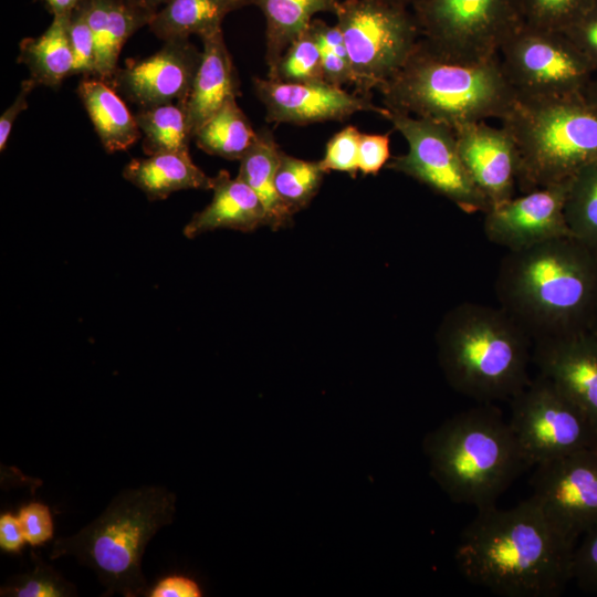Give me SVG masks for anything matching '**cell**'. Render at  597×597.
Wrapping results in <instances>:
<instances>
[{
	"instance_id": "6da1fadb",
	"label": "cell",
	"mask_w": 597,
	"mask_h": 597,
	"mask_svg": "<svg viewBox=\"0 0 597 597\" xmlns=\"http://www.w3.org/2000/svg\"><path fill=\"white\" fill-rule=\"evenodd\" d=\"M454 552L468 582L503 597H557L572 580L575 544L528 498L476 510Z\"/></svg>"
},
{
	"instance_id": "7a4b0ae2",
	"label": "cell",
	"mask_w": 597,
	"mask_h": 597,
	"mask_svg": "<svg viewBox=\"0 0 597 597\" xmlns=\"http://www.w3.org/2000/svg\"><path fill=\"white\" fill-rule=\"evenodd\" d=\"M495 292L533 342L589 329L597 314V255L570 235L509 251Z\"/></svg>"
},
{
	"instance_id": "3957f363",
	"label": "cell",
	"mask_w": 597,
	"mask_h": 597,
	"mask_svg": "<svg viewBox=\"0 0 597 597\" xmlns=\"http://www.w3.org/2000/svg\"><path fill=\"white\" fill-rule=\"evenodd\" d=\"M385 107L451 128L499 121L516 97L500 55L462 61L443 55L421 39L402 67L378 90Z\"/></svg>"
},
{
	"instance_id": "277c9868",
	"label": "cell",
	"mask_w": 597,
	"mask_h": 597,
	"mask_svg": "<svg viewBox=\"0 0 597 597\" xmlns=\"http://www.w3.org/2000/svg\"><path fill=\"white\" fill-rule=\"evenodd\" d=\"M438 355L449 385L482 404L511 400L531 381L533 339L502 307H453L438 332Z\"/></svg>"
},
{
	"instance_id": "5b68a950",
	"label": "cell",
	"mask_w": 597,
	"mask_h": 597,
	"mask_svg": "<svg viewBox=\"0 0 597 597\" xmlns=\"http://www.w3.org/2000/svg\"><path fill=\"white\" fill-rule=\"evenodd\" d=\"M176 501L161 485L123 489L78 532L54 540L50 558L73 557L92 569L104 596H146L143 556L157 532L172 524Z\"/></svg>"
},
{
	"instance_id": "8992f818",
	"label": "cell",
	"mask_w": 597,
	"mask_h": 597,
	"mask_svg": "<svg viewBox=\"0 0 597 597\" xmlns=\"http://www.w3.org/2000/svg\"><path fill=\"white\" fill-rule=\"evenodd\" d=\"M423 450L447 495L476 510L494 505L528 469L509 421L492 402L446 420L426 437Z\"/></svg>"
},
{
	"instance_id": "52a82bcc",
	"label": "cell",
	"mask_w": 597,
	"mask_h": 597,
	"mask_svg": "<svg viewBox=\"0 0 597 597\" xmlns=\"http://www.w3.org/2000/svg\"><path fill=\"white\" fill-rule=\"evenodd\" d=\"M500 122L519 151L521 192L567 182L597 161V106L584 93L556 97L516 95Z\"/></svg>"
},
{
	"instance_id": "ba28073f",
	"label": "cell",
	"mask_w": 597,
	"mask_h": 597,
	"mask_svg": "<svg viewBox=\"0 0 597 597\" xmlns=\"http://www.w3.org/2000/svg\"><path fill=\"white\" fill-rule=\"evenodd\" d=\"M353 71L356 93L379 90L420 42L410 8L386 0H344L335 12Z\"/></svg>"
},
{
	"instance_id": "9c48e42d",
	"label": "cell",
	"mask_w": 597,
	"mask_h": 597,
	"mask_svg": "<svg viewBox=\"0 0 597 597\" xmlns=\"http://www.w3.org/2000/svg\"><path fill=\"white\" fill-rule=\"evenodd\" d=\"M411 11L428 46L462 61L499 55L524 24L517 0H420Z\"/></svg>"
},
{
	"instance_id": "30bf717a",
	"label": "cell",
	"mask_w": 597,
	"mask_h": 597,
	"mask_svg": "<svg viewBox=\"0 0 597 597\" xmlns=\"http://www.w3.org/2000/svg\"><path fill=\"white\" fill-rule=\"evenodd\" d=\"M507 421L528 469L597 444L589 419L542 374L511 399Z\"/></svg>"
},
{
	"instance_id": "8fae6325",
	"label": "cell",
	"mask_w": 597,
	"mask_h": 597,
	"mask_svg": "<svg viewBox=\"0 0 597 597\" xmlns=\"http://www.w3.org/2000/svg\"><path fill=\"white\" fill-rule=\"evenodd\" d=\"M408 145L387 167L426 185L465 213H485L491 205L476 187L460 156L453 128L406 113L386 116Z\"/></svg>"
},
{
	"instance_id": "7c38bea8",
	"label": "cell",
	"mask_w": 597,
	"mask_h": 597,
	"mask_svg": "<svg viewBox=\"0 0 597 597\" xmlns=\"http://www.w3.org/2000/svg\"><path fill=\"white\" fill-rule=\"evenodd\" d=\"M499 55L519 96L582 94L595 73L563 32L525 24L502 45Z\"/></svg>"
},
{
	"instance_id": "4fadbf2b",
	"label": "cell",
	"mask_w": 597,
	"mask_h": 597,
	"mask_svg": "<svg viewBox=\"0 0 597 597\" xmlns=\"http://www.w3.org/2000/svg\"><path fill=\"white\" fill-rule=\"evenodd\" d=\"M534 468L530 499L576 545L597 525V444Z\"/></svg>"
},
{
	"instance_id": "5bb4252c",
	"label": "cell",
	"mask_w": 597,
	"mask_h": 597,
	"mask_svg": "<svg viewBox=\"0 0 597 597\" xmlns=\"http://www.w3.org/2000/svg\"><path fill=\"white\" fill-rule=\"evenodd\" d=\"M159 51L142 60H127L108 84L125 100L143 108L185 103L200 63L189 38L164 41Z\"/></svg>"
},
{
	"instance_id": "9a60e30c",
	"label": "cell",
	"mask_w": 597,
	"mask_h": 597,
	"mask_svg": "<svg viewBox=\"0 0 597 597\" xmlns=\"http://www.w3.org/2000/svg\"><path fill=\"white\" fill-rule=\"evenodd\" d=\"M568 184L536 188L492 207L483 221L488 240L517 251L570 235L565 218Z\"/></svg>"
},
{
	"instance_id": "2e32d148",
	"label": "cell",
	"mask_w": 597,
	"mask_h": 597,
	"mask_svg": "<svg viewBox=\"0 0 597 597\" xmlns=\"http://www.w3.org/2000/svg\"><path fill=\"white\" fill-rule=\"evenodd\" d=\"M253 88L265 107L266 121L273 123L306 125L344 121L358 112H371L386 118L389 113L368 96L350 94L326 81L282 82L255 77Z\"/></svg>"
},
{
	"instance_id": "e0dca14e",
	"label": "cell",
	"mask_w": 597,
	"mask_h": 597,
	"mask_svg": "<svg viewBox=\"0 0 597 597\" xmlns=\"http://www.w3.org/2000/svg\"><path fill=\"white\" fill-rule=\"evenodd\" d=\"M533 360L597 430V339L588 331L533 342Z\"/></svg>"
},
{
	"instance_id": "ac0fdd59",
	"label": "cell",
	"mask_w": 597,
	"mask_h": 597,
	"mask_svg": "<svg viewBox=\"0 0 597 597\" xmlns=\"http://www.w3.org/2000/svg\"><path fill=\"white\" fill-rule=\"evenodd\" d=\"M453 130L463 164L491 208L515 197L520 158L511 134L503 126L485 122L465 124Z\"/></svg>"
},
{
	"instance_id": "d6986e66",
	"label": "cell",
	"mask_w": 597,
	"mask_h": 597,
	"mask_svg": "<svg viewBox=\"0 0 597 597\" xmlns=\"http://www.w3.org/2000/svg\"><path fill=\"white\" fill-rule=\"evenodd\" d=\"M201 41L200 63L184 103L192 139L202 124L239 93L235 71L222 31L203 36Z\"/></svg>"
},
{
	"instance_id": "ffe728a7",
	"label": "cell",
	"mask_w": 597,
	"mask_h": 597,
	"mask_svg": "<svg viewBox=\"0 0 597 597\" xmlns=\"http://www.w3.org/2000/svg\"><path fill=\"white\" fill-rule=\"evenodd\" d=\"M213 197L201 211L193 214L185 226L184 234L196 238L217 229H233L243 232L269 226L265 209L256 193L241 178H231L227 170L213 177Z\"/></svg>"
},
{
	"instance_id": "44dd1931",
	"label": "cell",
	"mask_w": 597,
	"mask_h": 597,
	"mask_svg": "<svg viewBox=\"0 0 597 597\" xmlns=\"http://www.w3.org/2000/svg\"><path fill=\"white\" fill-rule=\"evenodd\" d=\"M81 7L96 44V77L108 83L124 44L150 23L156 11L130 0H84Z\"/></svg>"
},
{
	"instance_id": "7402d4cb",
	"label": "cell",
	"mask_w": 597,
	"mask_h": 597,
	"mask_svg": "<svg viewBox=\"0 0 597 597\" xmlns=\"http://www.w3.org/2000/svg\"><path fill=\"white\" fill-rule=\"evenodd\" d=\"M123 177L150 201L166 199L179 190H211L213 185V177L207 176L186 153H161L132 159L125 166Z\"/></svg>"
},
{
	"instance_id": "603a6c76",
	"label": "cell",
	"mask_w": 597,
	"mask_h": 597,
	"mask_svg": "<svg viewBox=\"0 0 597 597\" xmlns=\"http://www.w3.org/2000/svg\"><path fill=\"white\" fill-rule=\"evenodd\" d=\"M77 94L107 153L126 150L142 137L135 116L107 82L94 76L83 77Z\"/></svg>"
},
{
	"instance_id": "cb8c5ba5",
	"label": "cell",
	"mask_w": 597,
	"mask_h": 597,
	"mask_svg": "<svg viewBox=\"0 0 597 597\" xmlns=\"http://www.w3.org/2000/svg\"><path fill=\"white\" fill-rule=\"evenodd\" d=\"M339 0H247L265 18V61L271 73L290 44L303 33L320 12L335 14Z\"/></svg>"
},
{
	"instance_id": "d4e9b609",
	"label": "cell",
	"mask_w": 597,
	"mask_h": 597,
	"mask_svg": "<svg viewBox=\"0 0 597 597\" xmlns=\"http://www.w3.org/2000/svg\"><path fill=\"white\" fill-rule=\"evenodd\" d=\"M69 19L70 15H53L43 34L20 41L18 62L28 67L36 85L57 88L73 73Z\"/></svg>"
},
{
	"instance_id": "484cf974",
	"label": "cell",
	"mask_w": 597,
	"mask_h": 597,
	"mask_svg": "<svg viewBox=\"0 0 597 597\" xmlns=\"http://www.w3.org/2000/svg\"><path fill=\"white\" fill-rule=\"evenodd\" d=\"M241 7L239 0H168L148 28L164 41L191 34L201 39L221 31L226 15Z\"/></svg>"
},
{
	"instance_id": "4316f807",
	"label": "cell",
	"mask_w": 597,
	"mask_h": 597,
	"mask_svg": "<svg viewBox=\"0 0 597 597\" xmlns=\"http://www.w3.org/2000/svg\"><path fill=\"white\" fill-rule=\"evenodd\" d=\"M256 139L240 159L238 177L247 182L262 202L269 227H286L294 214L280 198L275 188V172L282 150L268 129L256 130Z\"/></svg>"
},
{
	"instance_id": "83f0119b",
	"label": "cell",
	"mask_w": 597,
	"mask_h": 597,
	"mask_svg": "<svg viewBox=\"0 0 597 597\" xmlns=\"http://www.w3.org/2000/svg\"><path fill=\"white\" fill-rule=\"evenodd\" d=\"M255 132L239 107L237 97L228 100L197 130L193 139L207 154L240 160L256 139Z\"/></svg>"
},
{
	"instance_id": "f1b7e54d",
	"label": "cell",
	"mask_w": 597,
	"mask_h": 597,
	"mask_svg": "<svg viewBox=\"0 0 597 597\" xmlns=\"http://www.w3.org/2000/svg\"><path fill=\"white\" fill-rule=\"evenodd\" d=\"M135 119L144 136L142 147L147 156L161 153L189 154L192 136L184 103L143 108L135 115Z\"/></svg>"
},
{
	"instance_id": "f546056e",
	"label": "cell",
	"mask_w": 597,
	"mask_h": 597,
	"mask_svg": "<svg viewBox=\"0 0 597 597\" xmlns=\"http://www.w3.org/2000/svg\"><path fill=\"white\" fill-rule=\"evenodd\" d=\"M565 218L570 235L597 255V161L570 178Z\"/></svg>"
},
{
	"instance_id": "4dcf8cb0",
	"label": "cell",
	"mask_w": 597,
	"mask_h": 597,
	"mask_svg": "<svg viewBox=\"0 0 597 597\" xmlns=\"http://www.w3.org/2000/svg\"><path fill=\"white\" fill-rule=\"evenodd\" d=\"M324 174L320 161L298 159L282 151L275 172V188L285 206L295 213L315 197Z\"/></svg>"
},
{
	"instance_id": "1f68e13d",
	"label": "cell",
	"mask_w": 597,
	"mask_h": 597,
	"mask_svg": "<svg viewBox=\"0 0 597 597\" xmlns=\"http://www.w3.org/2000/svg\"><path fill=\"white\" fill-rule=\"evenodd\" d=\"M32 569L15 574L0 587L1 597H74L76 586L44 562L36 552L30 553Z\"/></svg>"
},
{
	"instance_id": "d6a6232c",
	"label": "cell",
	"mask_w": 597,
	"mask_h": 597,
	"mask_svg": "<svg viewBox=\"0 0 597 597\" xmlns=\"http://www.w3.org/2000/svg\"><path fill=\"white\" fill-rule=\"evenodd\" d=\"M268 77L282 82L325 81L321 50L310 28L290 44Z\"/></svg>"
},
{
	"instance_id": "836d02e7",
	"label": "cell",
	"mask_w": 597,
	"mask_h": 597,
	"mask_svg": "<svg viewBox=\"0 0 597 597\" xmlns=\"http://www.w3.org/2000/svg\"><path fill=\"white\" fill-rule=\"evenodd\" d=\"M308 28L321 50L324 80L339 87L344 84L353 85L349 57L337 24L329 25L323 20L316 19L311 22Z\"/></svg>"
},
{
	"instance_id": "e575fe53",
	"label": "cell",
	"mask_w": 597,
	"mask_h": 597,
	"mask_svg": "<svg viewBox=\"0 0 597 597\" xmlns=\"http://www.w3.org/2000/svg\"><path fill=\"white\" fill-rule=\"evenodd\" d=\"M525 25L563 32L594 0H517Z\"/></svg>"
},
{
	"instance_id": "d590c367",
	"label": "cell",
	"mask_w": 597,
	"mask_h": 597,
	"mask_svg": "<svg viewBox=\"0 0 597 597\" xmlns=\"http://www.w3.org/2000/svg\"><path fill=\"white\" fill-rule=\"evenodd\" d=\"M362 133L353 125L344 127L327 143L320 165L324 172L344 171L355 177L359 165V142Z\"/></svg>"
},
{
	"instance_id": "8d00e7d4",
	"label": "cell",
	"mask_w": 597,
	"mask_h": 597,
	"mask_svg": "<svg viewBox=\"0 0 597 597\" xmlns=\"http://www.w3.org/2000/svg\"><path fill=\"white\" fill-rule=\"evenodd\" d=\"M69 35L74 56L72 75L96 77V44L81 6L70 14Z\"/></svg>"
},
{
	"instance_id": "74e56055",
	"label": "cell",
	"mask_w": 597,
	"mask_h": 597,
	"mask_svg": "<svg viewBox=\"0 0 597 597\" xmlns=\"http://www.w3.org/2000/svg\"><path fill=\"white\" fill-rule=\"evenodd\" d=\"M572 579L583 591L597 595V525L583 534L574 548Z\"/></svg>"
},
{
	"instance_id": "f35d334b",
	"label": "cell",
	"mask_w": 597,
	"mask_h": 597,
	"mask_svg": "<svg viewBox=\"0 0 597 597\" xmlns=\"http://www.w3.org/2000/svg\"><path fill=\"white\" fill-rule=\"evenodd\" d=\"M563 33L597 72V0L580 13Z\"/></svg>"
},
{
	"instance_id": "ab89813d",
	"label": "cell",
	"mask_w": 597,
	"mask_h": 597,
	"mask_svg": "<svg viewBox=\"0 0 597 597\" xmlns=\"http://www.w3.org/2000/svg\"><path fill=\"white\" fill-rule=\"evenodd\" d=\"M18 519L27 544L32 547L41 546L53 538V519L44 503L32 501L21 506Z\"/></svg>"
},
{
	"instance_id": "60d3db41",
	"label": "cell",
	"mask_w": 597,
	"mask_h": 597,
	"mask_svg": "<svg viewBox=\"0 0 597 597\" xmlns=\"http://www.w3.org/2000/svg\"><path fill=\"white\" fill-rule=\"evenodd\" d=\"M389 134H364L359 142L358 170L364 175H377L390 159Z\"/></svg>"
},
{
	"instance_id": "b9f144b4",
	"label": "cell",
	"mask_w": 597,
	"mask_h": 597,
	"mask_svg": "<svg viewBox=\"0 0 597 597\" xmlns=\"http://www.w3.org/2000/svg\"><path fill=\"white\" fill-rule=\"evenodd\" d=\"M147 597H200L202 589L192 577L174 574L163 577L147 590Z\"/></svg>"
},
{
	"instance_id": "7bdbcfd3",
	"label": "cell",
	"mask_w": 597,
	"mask_h": 597,
	"mask_svg": "<svg viewBox=\"0 0 597 597\" xmlns=\"http://www.w3.org/2000/svg\"><path fill=\"white\" fill-rule=\"evenodd\" d=\"M38 86L32 78L23 80L20 86V91L15 96L12 104L2 113L0 117V149L4 150L9 136L11 134L13 124L21 112L28 107V95Z\"/></svg>"
},
{
	"instance_id": "ee69618b",
	"label": "cell",
	"mask_w": 597,
	"mask_h": 597,
	"mask_svg": "<svg viewBox=\"0 0 597 597\" xmlns=\"http://www.w3.org/2000/svg\"><path fill=\"white\" fill-rule=\"evenodd\" d=\"M27 544L18 515L10 512L0 515V549L4 553H19Z\"/></svg>"
},
{
	"instance_id": "f6af8a7d",
	"label": "cell",
	"mask_w": 597,
	"mask_h": 597,
	"mask_svg": "<svg viewBox=\"0 0 597 597\" xmlns=\"http://www.w3.org/2000/svg\"><path fill=\"white\" fill-rule=\"evenodd\" d=\"M53 15H70L84 0H41Z\"/></svg>"
},
{
	"instance_id": "bcb514c9",
	"label": "cell",
	"mask_w": 597,
	"mask_h": 597,
	"mask_svg": "<svg viewBox=\"0 0 597 597\" xmlns=\"http://www.w3.org/2000/svg\"><path fill=\"white\" fill-rule=\"evenodd\" d=\"M585 97L597 106V78H593L584 91Z\"/></svg>"
},
{
	"instance_id": "7dc6e473",
	"label": "cell",
	"mask_w": 597,
	"mask_h": 597,
	"mask_svg": "<svg viewBox=\"0 0 597 597\" xmlns=\"http://www.w3.org/2000/svg\"><path fill=\"white\" fill-rule=\"evenodd\" d=\"M134 3L147 8L153 11H158L160 6H164L168 0H130Z\"/></svg>"
},
{
	"instance_id": "c3c4849f",
	"label": "cell",
	"mask_w": 597,
	"mask_h": 597,
	"mask_svg": "<svg viewBox=\"0 0 597 597\" xmlns=\"http://www.w3.org/2000/svg\"><path fill=\"white\" fill-rule=\"evenodd\" d=\"M386 1L397 3V4H400V6H405V7L411 9L420 0H386Z\"/></svg>"
},
{
	"instance_id": "681fc988",
	"label": "cell",
	"mask_w": 597,
	"mask_h": 597,
	"mask_svg": "<svg viewBox=\"0 0 597 597\" xmlns=\"http://www.w3.org/2000/svg\"><path fill=\"white\" fill-rule=\"evenodd\" d=\"M588 331H589V332L594 335V337L597 339V314H596V316H595V318H594V321H593V323H591V325H590V327H589Z\"/></svg>"
},
{
	"instance_id": "f907efd6",
	"label": "cell",
	"mask_w": 597,
	"mask_h": 597,
	"mask_svg": "<svg viewBox=\"0 0 597 597\" xmlns=\"http://www.w3.org/2000/svg\"><path fill=\"white\" fill-rule=\"evenodd\" d=\"M242 2L243 6H247V0H239Z\"/></svg>"
}]
</instances>
